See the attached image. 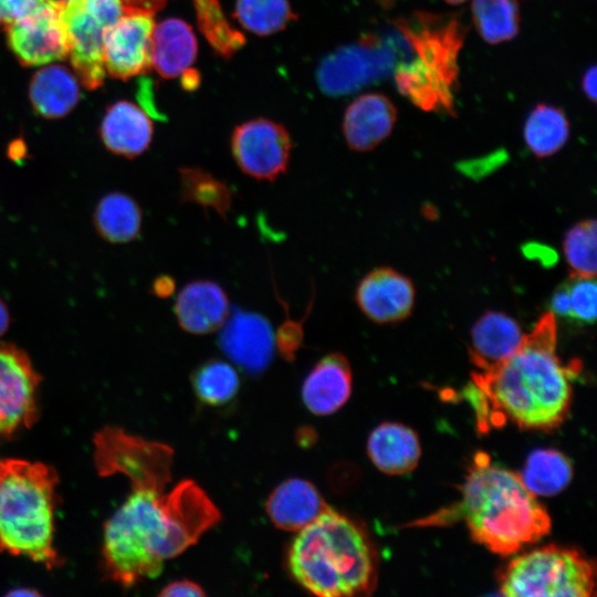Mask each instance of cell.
<instances>
[{
    "mask_svg": "<svg viewBox=\"0 0 597 597\" xmlns=\"http://www.w3.org/2000/svg\"><path fill=\"white\" fill-rule=\"evenodd\" d=\"M164 491L132 485L126 501L104 525L103 569L123 587L157 577L166 559L196 544L221 519L213 502L191 480Z\"/></svg>",
    "mask_w": 597,
    "mask_h": 597,
    "instance_id": "obj_1",
    "label": "cell"
},
{
    "mask_svg": "<svg viewBox=\"0 0 597 597\" xmlns=\"http://www.w3.org/2000/svg\"><path fill=\"white\" fill-rule=\"evenodd\" d=\"M557 325L552 312L543 314L505 359L472 374L484 400V411L521 429L552 430L567 417L573 369L556 354Z\"/></svg>",
    "mask_w": 597,
    "mask_h": 597,
    "instance_id": "obj_2",
    "label": "cell"
},
{
    "mask_svg": "<svg viewBox=\"0 0 597 597\" xmlns=\"http://www.w3.org/2000/svg\"><path fill=\"white\" fill-rule=\"evenodd\" d=\"M460 517L467 522L476 543L501 556L537 542L551 530L547 511L526 488L521 475L491 463L484 453L474 458L461 501L420 524H447Z\"/></svg>",
    "mask_w": 597,
    "mask_h": 597,
    "instance_id": "obj_3",
    "label": "cell"
},
{
    "mask_svg": "<svg viewBox=\"0 0 597 597\" xmlns=\"http://www.w3.org/2000/svg\"><path fill=\"white\" fill-rule=\"evenodd\" d=\"M376 564L363 528L331 507L297 531L287 551L293 578L321 597L370 594L377 582Z\"/></svg>",
    "mask_w": 597,
    "mask_h": 597,
    "instance_id": "obj_4",
    "label": "cell"
},
{
    "mask_svg": "<svg viewBox=\"0 0 597 597\" xmlns=\"http://www.w3.org/2000/svg\"><path fill=\"white\" fill-rule=\"evenodd\" d=\"M57 474L41 462L0 460V553L25 556L52 569Z\"/></svg>",
    "mask_w": 597,
    "mask_h": 597,
    "instance_id": "obj_5",
    "label": "cell"
},
{
    "mask_svg": "<svg viewBox=\"0 0 597 597\" xmlns=\"http://www.w3.org/2000/svg\"><path fill=\"white\" fill-rule=\"evenodd\" d=\"M499 582L504 596L589 597L595 589V566L575 548L548 545L513 558Z\"/></svg>",
    "mask_w": 597,
    "mask_h": 597,
    "instance_id": "obj_6",
    "label": "cell"
},
{
    "mask_svg": "<svg viewBox=\"0 0 597 597\" xmlns=\"http://www.w3.org/2000/svg\"><path fill=\"white\" fill-rule=\"evenodd\" d=\"M123 13V0H67L60 9L67 56L87 90H95L104 82V35Z\"/></svg>",
    "mask_w": 597,
    "mask_h": 597,
    "instance_id": "obj_7",
    "label": "cell"
},
{
    "mask_svg": "<svg viewBox=\"0 0 597 597\" xmlns=\"http://www.w3.org/2000/svg\"><path fill=\"white\" fill-rule=\"evenodd\" d=\"M94 463L102 476L124 474L130 484L166 489L171 479L174 451L170 447L106 427L93 439Z\"/></svg>",
    "mask_w": 597,
    "mask_h": 597,
    "instance_id": "obj_8",
    "label": "cell"
},
{
    "mask_svg": "<svg viewBox=\"0 0 597 597\" xmlns=\"http://www.w3.org/2000/svg\"><path fill=\"white\" fill-rule=\"evenodd\" d=\"M292 138L271 119L255 118L238 125L230 138L232 157L240 170L256 180L274 181L289 168Z\"/></svg>",
    "mask_w": 597,
    "mask_h": 597,
    "instance_id": "obj_9",
    "label": "cell"
},
{
    "mask_svg": "<svg viewBox=\"0 0 597 597\" xmlns=\"http://www.w3.org/2000/svg\"><path fill=\"white\" fill-rule=\"evenodd\" d=\"M40 381L23 349L0 343V438L29 429L36 421Z\"/></svg>",
    "mask_w": 597,
    "mask_h": 597,
    "instance_id": "obj_10",
    "label": "cell"
},
{
    "mask_svg": "<svg viewBox=\"0 0 597 597\" xmlns=\"http://www.w3.org/2000/svg\"><path fill=\"white\" fill-rule=\"evenodd\" d=\"M154 13L127 10L104 35V66L114 78L126 81L151 66Z\"/></svg>",
    "mask_w": 597,
    "mask_h": 597,
    "instance_id": "obj_11",
    "label": "cell"
},
{
    "mask_svg": "<svg viewBox=\"0 0 597 597\" xmlns=\"http://www.w3.org/2000/svg\"><path fill=\"white\" fill-rule=\"evenodd\" d=\"M7 43L24 66H41L67 57L60 9L45 2L7 25Z\"/></svg>",
    "mask_w": 597,
    "mask_h": 597,
    "instance_id": "obj_12",
    "label": "cell"
},
{
    "mask_svg": "<svg viewBox=\"0 0 597 597\" xmlns=\"http://www.w3.org/2000/svg\"><path fill=\"white\" fill-rule=\"evenodd\" d=\"M220 329L219 347L235 365L252 375L269 366L275 339L271 324L263 315L238 310L229 315Z\"/></svg>",
    "mask_w": 597,
    "mask_h": 597,
    "instance_id": "obj_13",
    "label": "cell"
},
{
    "mask_svg": "<svg viewBox=\"0 0 597 597\" xmlns=\"http://www.w3.org/2000/svg\"><path fill=\"white\" fill-rule=\"evenodd\" d=\"M355 301L360 312L378 324L397 323L408 317L415 304V287L404 274L377 268L358 283Z\"/></svg>",
    "mask_w": 597,
    "mask_h": 597,
    "instance_id": "obj_14",
    "label": "cell"
},
{
    "mask_svg": "<svg viewBox=\"0 0 597 597\" xmlns=\"http://www.w3.org/2000/svg\"><path fill=\"white\" fill-rule=\"evenodd\" d=\"M383 57L370 41L338 49L318 65V87L329 96L353 93L380 75Z\"/></svg>",
    "mask_w": 597,
    "mask_h": 597,
    "instance_id": "obj_15",
    "label": "cell"
},
{
    "mask_svg": "<svg viewBox=\"0 0 597 597\" xmlns=\"http://www.w3.org/2000/svg\"><path fill=\"white\" fill-rule=\"evenodd\" d=\"M174 313L182 331L206 335L222 327L230 315V302L219 283L193 280L178 292Z\"/></svg>",
    "mask_w": 597,
    "mask_h": 597,
    "instance_id": "obj_16",
    "label": "cell"
},
{
    "mask_svg": "<svg viewBox=\"0 0 597 597\" xmlns=\"http://www.w3.org/2000/svg\"><path fill=\"white\" fill-rule=\"evenodd\" d=\"M397 108L380 93L359 95L346 108L342 130L347 146L355 151H369L392 132Z\"/></svg>",
    "mask_w": 597,
    "mask_h": 597,
    "instance_id": "obj_17",
    "label": "cell"
},
{
    "mask_svg": "<svg viewBox=\"0 0 597 597\" xmlns=\"http://www.w3.org/2000/svg\"><path fill=\"white\" fill-rule=\"evenodd\" d=\"M352 392V369L339 353L322 357L306 376L302 399L306 408L320 416L331 415L345 405Z\"/></svg>",
    "mask_w": 597,
    "mask_h": 597,
    "instance_id": "obj_18",
    "label": "cell"
},
{
    "mask_svg": "<svg viewBox=\"0 0 597 597\" xmlns=\"http://www.w3.org/2000/svg\"><path fill=\"white\" fill-rule=\"evenodd\" d=\"M153 134L154 126L148 113L127 101L112 104L100 127L104 146L111 153L126 158H134L146 151Z\"/></svg>",
    "mask_w": 597,
    "mask_h": 597,
    "instance_id": "obj_19",
    "label": "cell"
},
{
    "mask_svg": "<svg viewBox=\"0 0 597 597\" xmlns=\"http://www.w3.org/2000/svg\"><path fill=\"white\" fill-rule=\"evenodd\" d=\"M329 506L310 481L298 478L279 484L266 501V512L279 528L297 532Z\"/></svg>",
    "mask_w": 597,
    "mask_h": 597,
    "instance_id": "obj_20",
    "label": "cell"
},
{
    "mask_svg": "<svg viewBox=\"0 0 597 597\" xmlns=\"http://www.w3.org/2000/svg\"><path fill=\"white\" fill-rule=\"evenodd\" d=\"M197 51V38L184 20L170 18L154 27L151 66L163 77H184L192 73L190 67Z\"/></svg>",
    "mask_w": 597,
    "mask_h": 597,
    "instance_id": "obj_21",
    "label": "cell"
},
{
    "mask_svg": "<svg viewBox=\"0 0 597 597\" xmlns=\"http://www.w3.org/2000/svg\"><path fill=\"white\" fill-rule=\"evenodd\" d=\"M524 334L511 316L490 311L473 325L470 358L478 370H485L509 357L521 344Z\"/></svg>",
    "mask_w": 597,
    "mask_h": 597,
    "instance_id": "obj_22",
    "label": "cell"
},
{
    "mask_svg": "<svg viewBox=\"0 0 597 597\" xmlns=\"http://www.w3.org/2000/svg\"><path fill=\"white\" fill-rule=\"evenodd\" d=\"M367 452L381 472L396 475L417 467L421 448L412 429L401 423L384 422L370 433Z\"/></svg>",
    "mask_w": 597,
    "mask_h": 597,
    "instance_id": "obj_23",
    "label": "cell"
},
{
    "mask_svg": "<svg viewBox=\"0 0 597 597\" xmlns=\"http://www.w3.org/2000/svg\"><path fill=\"white\" fill-rule=\"evenodd\" d=\"M33 109L42 117L56 119L67 115L80 100L76 77L62 65H48L34 73L29 86Z\"/></svg>",
    "mask_w": 597,
    "mask_h": 597,
    "instance_id": "obj_24",
    "label": "cell"
},
{
    "mask_svg": "<svg viewBox=\"0 0 597 597\" xmlns=\"http://www.w3.org/2000/svg\"><path fill=\"white\" fill-rule=\"evenodd\" d=\"M93 224L98 235L109 243H128L142 231L143 211L138 202L122 191L103 196L93 213Z\"/></svg>",
    "mask_w": 597,
    "mask_h": 597,
    "instance_id": "obj_25",
    "label": "cell"
},
{
    "mask_svg": "<svg viewBox=\"0 0 597 597\" xmlns=\"http://www.w3.org/2000/svg\"><path fill=\"white\" fill-rule=\"evenodd\" d=\"M523 134L526 146L536 157H548L566 144L569 122L562 108L538 104L528 114Z\"/></svg>",
    "mask_w": 597,
    "mask_h": 597,
    "instance_id": "obj_26",
    "label": "cell"
},
{
    "mask_svg": "<svg viewBox=\"0 0 597 597\" xmlns=\"http://www.w3.org/2000/svg\"><path fill=\"white\" fill-rule=\"evenodd\" d=\"M181 202L195 203L213 210L227 220L232 206L233 190L211 172L196 167L179 169Z\"/></svg>",
    "mask_w": 597,
    "mask_h": 597,
    "instance_id": "obj_27",
    "label": "cell"
},
{
    "mask_svg": "<svg viewBox=\"0 0 597 597\" xmlns=\"http://www.w3.org/2000/svg\"><path fill=\"white\" fill-rule=\"evenodd\" d=\"M471 13L478 33L489 44L511 41L520 31L517 0H472Z\"/></svg>",
    "mask_w": 597,
    "mask_h": 597,
    "instance_id": "obj_28",
    "label": "cell"
},
{
    "mask_svg": "<svg viewBox=\"0 0 597 597\" xmlns=\"http://www.w3.org/2000/svg\"><path fill=\"white\" fill-rule=\"evenodd\" d=\"M572 475V463L563 453L540 449L530 454L521 478L533 494L553 495L568 485Z\"/></svg>",
    "mask_w": 597,
    "mask_h": 597,
    "instance_id": "obj_29",
    "label": "cell"
},
{
    "mask_svg": "<svg viewBox=\"0 0 597 597\" xmlns=\"http://www.w3.org/2000/svg\"><path fill=\"white\" fill-rule=\"evenodd\" d=\"M191 384L200 401L210 406H221L234 398L240 379L231 364L213 358L195 369Z\"/></svg>",
    "mask_w": 597,
    "mask_h": 597,
    "instance_id": "obj_30",
    "label": "cell"
},
{
    "mask_svg": "<svg viewBox=\"0 0 597 597\" xmlns=\"http://www.w3.org/2000/svg\"><path fill=\"white\" fill-rule=\"evenodd\" d=\"M199 30L222 57H231L244 45V35L226 19L218 0H191Z\"/></svg>",
    "mask_w": 597,
    "mask_h": 597,
    "instance_id": "obj_31",
    "label": "cell"
},
{
    "mask_svg": "<svg viewBox=\"0 0 597 597\" xmlns=\"http://www.w3.org/2000/svg\"><path fill=\"white\" fill-rule=\"evenodd\" d=\"M234 17L245 30L259 35L275 33L296 18L289 0H237Z\"/></svg>",
    "mask_w": 597,
    "mask_h": 597,
    "instance_id": "obj_32",
    "label": "cell"
},
{
    "mask_svg": "<svg viewBox=\"0 0 597 597\" xmlns=\"http://www.w3.org/2000/svg\"><path fill=\"white\" fill-rule=\"evenodd\" d=\"M596 221L587 219L570 228L564 239V254L573 275H596Z\"/></svg>",
    "mask_w": 597,
    "mask_h": 597,
    "instance_id": "obj_33",
    "label": "cell"
},
{
    "mask_svg": "<svg viewBox=\"0 0 597 597\" xmlns=\"http://www.w3.org/2000/svg\"><path fill=\"white\" fill-rule=\"evenodd\" d=\"M570 314L578 324H593L596 320L597 286L595 277L570 274L566 281Z\"/></svg>",
    "mask_w": 597,
    "mask_h": 597,
    "instance_id": "obj_34",
    "label": "cell"
},
{
    "mask_svg": "<svg viewBox=\"0 0 597 597\" xmlns=\"http://www.w3.org/2000/svg\"><path fill=\"white\" fill-rule=\"evenodd\" d=\"M279 301L286 311V318L274 335L275 345L284 359L292 360L303 342V322L311 313L313 305L307 310L306 315L301 321H296L290 317L286 304L281 298Z\"/></svg>",
    "mask_w": 597,
    "mask_h": 597,
    "instance_id": "obj_35",
    "label": "cell"
},
{
    "mask_svg": "<svg viewBox=\"0 0 597 597\" xmlns=\"http://www.w3.org/2000/svg\"><path fill=\"white\" fill-rule=\"evenodd\" d=\"M45 2V0H0V25H8Z\"/></svg>",
    "mask_w": 597,
    "mask_h": 597,
    "instance_id": "obj_36",
    "label": "cell"
},
{
    "mask_svg": "<svg viewBox=\"0 0 597 597\" xmlns=\"http://www.w3.org/2000/svg\"><path fill=\"white\" fill-rule=\"evenodd\" d=\"M206 593L196 583L191 580H177L165 586L159 596L163 597H202Z\"/></svg>",
    "mask_w": 597,
    "mask_h": 597,
    "instance_id": "obj_37",
    "label": "cell"
},
{
    "mask_svg": "<svg viewBox=\"0 0 597 597\" xmlns=\"http://www.w3.org/2000/svg\"><path fill=\"white\" fill-rule=\"evenodd\" d=\"M552 313L556 316H561L569 320L570 307L569 296L566 282L556 289L551 301Z\"/></svg>",
    "mask_w": 597,
    "mask_h": 597,
    "instance_id": "obj_38",
    "label": "cell"
},
{
    "mask_svg": "<svg viewBox=\"0 0 597 597\" xmlns=\"http://www.w3.org/2000/svg\"><path fill=\"white\" fill-rule=\"evenodd\" d=\"M175 279L167 274L157 276L151 284L153 294L160 298L171 296L175 292Z\"/></svg>",
    "mask_w": 597,
    "mask_h": 597,
    "instance_id": "obj_39",
    "label": "cell"
},
{
    "mask_svg": "<svg viewBox=\"0 0 597 597\" xmlns=\"http://www.w3.org/2000/svg\"><path fill=\"white\" fill-rule=\"evenodd\" d=\"M165 4V0H123L124 11L140 10L155 13Z\"/></svg>",
    "mask_w": 597,
    "mask_h": 597,
    "instance_id": "obj_40",
    "label": "cell"
},
{
    "mask_svg": "<svg viewBox=\"0 0 597 597\" xmlns=\"http://www.w3.org/2000/svg\"><path fill=\"white\" fill-rule=\"evenodd\" d=\"M597 73H596V66L593 65L589 67L583 75L582 78V90L584 94L593 103L596 102V94H597Z\"/></svg>",
    "mask_w": 597,
    "mask_h": 597,
    "instance_id": "obj_41",
    "label": "cell"
},
{
    "mask_svg": "<svg viewBox=\"0 0 597 597\" xmlns=\"http://www.w3.org/2000/svg\"><path fill=\"white\" fill-rule=\"evenodd\" d=\"M10 325V313L6 303L0 297V337L8 331Z\"/></svg>",
    "mask_w": 597,
    "mask_h": 597,
    "instance_id": "obj_42",
    "label": "cell"
},
{
    "mask_svg": "<svg viewBox=\"0 0 597 597\" xmlns=\"http://www.w3.org/2000/svg\"><path fill=\"white\" fill-rule=\"evenodd\" d=\"M8 596H39L40 593L29 588H18L7 594Z\"/></svg>",
    "mask_w": 597,
    "mask_h": 597,
    "instance_id": "obj_43",
    "label": "cell"
},
{
    "mask_svg": "<svg viewBox=\"0 0 597 597\" xmlns=\"http://www.w3.org/2000/svg\"><path fill=\"white\" fill-rule=\"evenodd\" d=\"M48 3L54 6L57 9H61L64 7L67 0H45Z\"/></svg>",
    "mask_w": 597,
    "mask_h": 597,
    "instance_id": "obj_44",
    "label": "cell"
},
{
    "mask_svg": "<svg viewBox=\"0 0 597 597\" xmlns=\"http://www.w3.org/2000/svg\"><path fill=\"white\" fill-rule=\"evenodd\" d=\"M444 1L451 6H460L467 2L468 0H444Z\"/></svg>",
    "mask_w": 597,
    "mask_h": 597,
    "instance_id": "obj_45",
    "label": "cell"
}]
</instances>
